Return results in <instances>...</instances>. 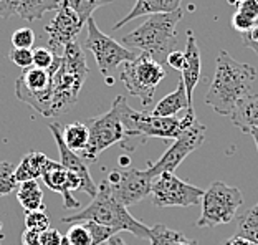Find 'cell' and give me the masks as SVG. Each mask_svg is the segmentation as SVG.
Wrapping results in <instances>:
<instances>
[{"label":"cell","mask_w":258,"mask_h":245,"mask_svg":"<svg viewBox=\"0 0 258 245\" xmlns=\"http://www.w3.org/2000/svg\"><path fill=\"white\" fill-rule=\"evenodd\" d=\"M255 78L256 70L253 67L237 62L225 50H220L217 55L215 75L205 95V103L215 113L230 116L237 103L250 95Z\"/></svg>","instance_id":"obj_1"},{"label":"cell","mask_w":258,"mask_h":245,"mask_svg":"<svg viewBox=\"0 0 258 245\" xmlns=\"http://www.w3.org/2000/svg\"><path fill=\"white\" fill-rule=\"evenodd\" d=\"M50 72L53 73V101H51V118H53L68 113L75 106L88 77L85 51L76 40L64 46L60 56L56 55Z\"/></svg>","instance_id":"obj_2"},{"label":"cell","mask_w":258,"mask_h":245,"mask_svg":"<svg viewBox=\"0 0 258 245\" xmlns=\"http://www.w3.org/2000/svg\"><path fill=\"white\" fill-rule=\"evenodd\" d=\"M121 113V121L126 130V139L121 143L122 149L131 151V141L134 139V148L144 143L148 138L175 139L190 122L197 118L194 111H187L182 119L175 116H154L152 113L138 111L127 104L124 96L116 98Z\"/></svg>","instance_id":"obj_3"},{"label":"cell","mask_w":258,"mask_h":245,"mask_svg":"<svg viewBox=\"0 0 258 245\" xmlns=\"http://www.w3.org/2000/svg\"><path fill=\"white\" fill-rule=\"evenodd\" d=\"M64 224H75V222H85V220H93L106 227H113L118 232H131L134 237L149 240L151 227L139 222L129 214L127 207L121 204L116 197L111 194L109 184L106 179L98 186V194L93 197V202L83 211L76 215H68L61 219Z\"/></svg>","instance_id":"obj_4"},{"label":"cell","mask_w":258,"mask_h":245,"mask_svg":"<svg viewBox=\"0 0 258 245\" xmlns=\"http://www.w3.org/2000/svg\"><path fill=\"white\" fill-rule=\"evenodd\" d=\"M184 10L177 9L171 14H156L148 17L143 25L134 28L121 38L131 50H141L149 53L152 58L166 56L169 50L177 42V23L182 20Z\"/></svg>","instance_id":"obj_5"},{"label":"cell","mask_w":258,"mask_h":245,"mask_svg":"<svg viewBox=\"0 0 258 245\" xmlns=\"http://www.w3.org/2000/svg\"><path fill=\"white\" fill-rule=\"evenodd\" d=\"M164 78L166 70L146 51H141L134 60L126 62L119 75V80L124 83L129 96L139 98L143 106L152 103L157 86Z\"/></svg>","instance_id":"obj_6"},{"label":"cell","mask_w":258,"mask_h":245,"mask_svg":"<svg viewBox=\"0 0 258 245\" xmlns=\"http://www.w3.org/2000/svg\"><path fill=\"white\" fill-rule=\"evenodd\" d=\"M201 204L202 214L196 225L214 229L217 225L232 222L237 217L238 207L243 204V196L238 188L228 186L222 180H215L204 192Z\"/></svg>","instance_id":"obj_7"},{"label":"cell","mask_w":258,"mask_h":245,"mask_svg":"<svg viewBox=\"0 0 258 245\" xmlns=\"http://www.w3.org/2000/svg\"><path fill=\"white\" fill-rule=\"evenodd\" d=\"M88 131H90V139L85 151H81V159L83 161H96L98 156L111 148L116 143H124L126 130L121 121V113L118 101H113L111 109L108 113L99 114L96 118H91L86 122Z\"/></svg>","instance_id":"obj_8"},{"label":"cell","mask_w":258,"mask_h":245,"mask_svg":"<svg viewBox=\"0 0 258 245\" xmlns=\"http://www.w3.org/2000/svg\"><path fill=\"white\" fill-rule=\"evenodd\" d=\"M15 95L20 101L27 103L35 111L51 118L53 101V73L50 70L32 67L23 70L15 81Z\"/></svg>","instance_id":"obj_9"},{"label":"cell","mask_w":258,"mask_h":245,"mask_svg":"<svg viewBox=\"0 0 258 245\" xmlns=\"http://www.w3.org/2000/svg\"><path fill=\"white\" fill-rule=\"evenodd\" d=\"M88 25V35H86V50L91 51L96 60L98 70L103 75H109L114 72L116 67L121 63L131 62L138 56V53L131 48H127L122 43L116 42L114 38L108 37L98 28L96 22L93 17H90L86 22Z\"/></svg>","instance_id":"obj_10"},{"label":"cell","mask_w":258,"mask_h":245,"mask_svg":"<svg viewBox=\"0 0 258 245\" xmlns=\"http://www.w3.org/2000/svg\"><path fill=\"white\" fill-rule=\"evenodd\" d=\"M204 189L179 179L174 172H162L152 179L151 197L157 207H190L201 204Z\"/></svg>","instance_id":"obj_11"},{"label":"cell","mask_w":258,"mask_h":245,"mask_svg":"<svg viewBox=\"0 0 258 245\" xmlns=\"http://www.w3.org/2000/svg\"><path fill=\"white\" fill-rule=\"evenodd\" d=\"M205 134H207V128L196 118L174 139L172 146L156 162H148V172L152 176V179L162 172H174L187 156L201 148L205 139Z\"/></svg>","instance_id":"obj_12"},{"label":"cell","mask_w":258,"mask_h":245,"mask_svg":"<svg viewBox=\"0 0 258 245\" xmlns=\"http://www.w3.org/2000/svg\"><path fill=\"white\" fill-rule=\"evenodd\" d=\"M106 182L109 184L111 194L121 204L129 207L151 194L152 176L148 172V169L139 171L134 167H124L111 171L106 177Z\"/></svg>","instance_id":"obj_13"},{"label":"cell","mask_w":258,"mask_h":245,"mask_svg":"<svg viewBox=\"0 0 258 245\" xmlns=\"http://www.w3.org/2000/svg\"><path fill=\"white\" fill-rule=\"evenodd\" d=\"M83 25L85 23L81 22L78 14L73 9H70L67 4L61 2V7L56 10L55 19L45 27L48 48L55 55L60 56L63 53L64 46L75 42L76 35L81 32Z\"/></svg>","instance_id":"obj_14"},{"label":"cell","mask_w":258,"mask_h":245,"mask_svg":"<svg viewBox=\"0 0 258 245\" xmlns=\"http://www.w3.org/2000/svg\"><path fill=\"white\" fill-rule=\"evenodd\" d=\"M42 179L45 186L63 197L64 209H76L80 202L72 196V191H81V179L76 174L70 172L60 161H51L45 164Z\"/></svg>","instance_id":"obj_15"},{"label":"cell","mask_w":258,"mask_h":245,"mask_svg":"<svg viewBox=\"0 0 258 245\" xmlns=\"http://www.w3.org/2000/svg\"><path fill=\"white\" fill-rule=\"evenodd\" d=\"M48 130H50L51 134H53V138L56 141L58 153H60V162L68 169L70 172L76 174V176L81 179V191H83L85 194H88V196L95 197L98 194V186L95 184V180H93L91 174H90V169H88V166H86V162L81 159V156L73 153L72 149H68L67 146H64L63 138H61L60 125H56V122H50Z\"/></svg>","instance_id":"obj_16"},{"label":"cell","mask_w":258,"mask_h":245,"mask_svg":"<svg viewBox=\"0 0 258 245\" xmlns=\"http://www.w3.org/2000/svg\"><path fill=\"white\" fill-rule=\"evenodd\" d=\"M185 63L182 68V81L185 86V95H187V104L189 109L187 111H194V90L201 81L202 75V63H201V50H199L197 38L192 30H187V43H185Z\"/></svg>","instance_id":"obj_17"},{"label":"cell","mask_w":258,"mask_h":245,"mask_svg":"<svg viewBox=\"0 0 258 245\" xmlns=\"http://www.w3.org/2000/svg\"><path fill=\"white\" fill-rule=\"evenodd\" d=\"M180 4H182V0H136V4H134L131 12H129L126 17H122L118 23H114L113 30H119L127 22L138 19V17L171 14V12L180 9Z\"/></svg>","instance_id":"obj_18"},{"label":"cell","mask_w":258,"mask_h":245,"mask_svg":"<svg viewBox=\"0 0 258 245\" xmlns=\"http://www.w3.org/2000/svg\"><path fill=\"white\" fill-rule=\"evenodd\" d=\"M230 118L233 125L243 133H248L251 128H258V93L243 96L233 108Z\"/></svg>","instance_id":"obj_19"},{"label":"cell","mask_w":258,"mask_h":245,"mask_svg":"<svg viewBox=\"0 0 258 245\" xmlns=\"http://www.w3.org/2000/svg\"><path fill=\"white\" fill-rule=\"evenodd\" d=\"M46 162H48V157L43 153L30 151L23 156L22 162L15 167V179L19 180V184L25 182V180H37L38 177H42Z\"/></svg>","instance_id":"obj_20"},{"label":"cell","mask_w":258,"mask_h":245,"mask_svg":"<svg viewBox=\"0 0 258 245\" xmlns=\"http://www.w3.org/2000/svg\"><path fill=\"white\" fill-rule=\"evenodd\" d=\"M180 109H189L182 78L179 80L177 88H175L172 93H169L167 96H164L162 100L156 104V108L152 109L151 113L154 116H175Z\"/></svg>","instance_id":"obj_21"},{"label":"cell","mask_w":258,"mask_h":245,"mask_svg":"<svg viewBox=\"0 0 258 245\" xmlns=\"http://www.w3.org/2000/svg\"><path fill=\"white\" fill-rule=\"evenodd\" d=\"M63 0H19L17 15L28 22L40 20L45 14L61 7Z\"/></svg>","instance_id":"obj_22"},{"label":"cell","mask_w":258,"mask_h":245,"mask_svg":"<svg viewBox=\"0 0 258 245\" xmlns=\"http://www.w3.org/2000/svg\"><path fill=\"white\" fill-rule=\"evenodd\" d=\"M17 199H19L20 206L25 209L27 212L45 211L43 191L40 189V184L37 180H25V182H20L19 189H17Z\"/></svg>","instance_id":"obj_23"},{"label":"cell","mask_w":258,"mask_h":245,"mask_svg":"<svg viewBox=\"0 0 258 245\" xmlns=\"http://www.w3.org/2000/svg\"><path fill=\"white\" fill-rule=\"evenodd\" d=\"M61 138L63 143L68 149H72L73 153H81L88 146V139H90V131H88L86 122H70L64 128H61Z\"/></svg>","instance_id":"obj_24"},{"label":"cell","mask_w":258,"mask_h":245,"mask_svg":"<svg viewBox=\"0 0 258 245\" xmlns=\"http://www.w3.org/2000/svg\"><path fill=\"white\" fill-rule=\"evenodd\" d=\"M235 220H237V235L258 245V204L243 215L235 217Z\"/></svg>","instance_id":"obj_25"},{"label":"cell","mask_w":258,"mask_h":245,"mask_svg":"<svg viewBox=\"0 0 258 245\" xmlns=\"http://www.w3.org/2000/svg\"><path fill=\"white\" fill-rule=\"evenodd\" d=\"M185 237L177 230L169 229L164 224H156L151 227V235L149 242L151 245H177L179 242H184Z\"/></svg>","instance_id":"obj_26"},{"label":"cell","mask_w":258,"mask_h":245,"mask_svg":"<svg viewBox=\"0 0 258 245\" xmlns=\"http://www.w3.org/2000/svg\"><path fill=\"white\" fill-rule=\"evenodd\" d=\"M111 0H63V4H67L70 9H73L81 22L86 23L90 17H93L95 10H98L103 5L109 4Z\"/></svg>","instance_id":"obj_27"},{"label":"cell","mask_w":258,"mask_h":245,"mask_svg":"<svg viewBox=\"0 0 258 245\" xmlns=\"http://www.w3.org/2000/svg\"><path fill=\"white\" fill-rule=\"evenodd\" d=\"M19 189V180L15 179V166L9 161H0V196H9Z\"/></svg>","instance_id":"obj_28"},{"label":"cell","mask_w":258,"mask_h":245,"mask_svg":"<svg viewBox=\"0 0 258 245\" xmlns=\"http://www.w3.org/2000/svg\"><path fill=\"white\" fill-rule=\"evenodd\" d=\"M85 225H86L88 232H90L91 245L108 243V240H109L111 237L118 234V230L113 229V227L101 225V224H98V222H93V220H85Z\"/></svg>","instance_id":"obj_29"},{"label":"cell","mask_w":258,"mask_h":245,"mask_svg":"<svg viewBox=\"0 0 258 245\" xmlns=\"http://www.w3.org/2000/svg\"><path fill=\"white\" fill-rule=\"evenodd\" d=\"M70 245H91V237L85 222H75L67 232Z\"/></svg>","instance_id":"obj_30"},{"label":"cell","mask_w":258,"mask_h":245,"mask_svg":"<svg viewBox=\"0 0 258 245\" xmlns=\"http://www.w3.org/2000/svg\"><path fill=\"white\" fill-rule=\"evenodd\" d=\"M25 227L33 229L37 232H43L50 227V217L45 214V211H32L25 215Z\"/></svg>","instance_id":"obj_31"},{"label":"cell","mask_w":258,"mask_h":245,"mask_svg":"<svg viewBox=\"0 0 258 245\" xmlns=\"http://www.w3.org/2000/svg\"><path fill=\"white\" fill-rule=\"evenodd\" d=\"M56 55L51 51L48 46H38L33 50V67L42 68V70H50L53 67Z\"/></svg>","instance_id":"obj_32"},{"label":"cell","mask_w":258,"mask_h":245,"mask_svg":"<svg viewBox=\"0 0 258 245\" xmlns=\"http://www.w3.org/2000/svg\"><path fill=\"white\" fill-rule=\"evenodd\" d=\"M35 43V33L32 28H19L12 35V45L14 48H30Z\"/></svg>","instance_id":"obj_33"},{"label":"cell","mask_w":258,"mask_h":245,"mask_svg":"<svg viewBox=\"0 0 258 245\" xmlns=\"http://www.w3.org/2000/svg\"><path fill=\"white\" fill-rule=\"evenodd\" d=\"M9 58L22 70L33 67V50L30 48H14L9 53Z\"/></svg>","instance_id":"obj_34"},{"label":"cell","mask_w":258,"mask_h":245,"mask_svg":"<svg viewBox=\"0 0 258 245\" xmlns=\"http://www.w3.org/2000/svg\"><path fill=\"white\" fill-rule=\"evenodd\" d=\"M258 25V20L250 19V17L240 14V12H235L232 17V27L233 30H238L240 33H245V32H250Z\"/></svg>","instance_id":"obj_35"},{"label":"cell","mask_w":258,"mask_h":245,"mask_svg":"<svg viewBox=\"0 0 258 245\" xmlns=\"http://www.w3.org/2000/svg\"><path fill=\"white\" fill-rule=\"evenodd\" d=\"M166 63H167V65L171 67L172 70L182 72L184 63H185V55H184V51H180V50H172V51H169V53L166 55Z\"/></svg>","instance_id":"obj_36"},{"label":"cell","mask_w":258,"mask_h":245,"mask_svg":"<svg viewBox=\"0 0 258 245\" xmlns=\"http://www.w3.org/2000/svg\"><path fill=\"white\" fill-rule=\"evenodd\" d=\"M237 12L253 20H258V0H243L237 5Z\"/></svg>","instance_id":"obj_37"},{"label":"cell","mask_w":258,"mask_h":245,"mask_svg":"<svg viewBox=\"0 0 258 245\" xmlns=\"http://www.w3.org/2000/svg\"><path fill=\"white\" fill-rule=\"evenodd\" d=\"M61 238H63V235L60 232L56 229L48 227V229L40 234V243L42 245H61Z\"/></svg>","instance_id":"obj_38"},{"label":"cell","mask_w":258,"mask_h":245,"mask_svg":"<svg viewBox=\"0 0 258 245\" xmlns=\"http://www.w3.org/2000/svg\"><path fill=\"white\" fill-rule=\"evenodd\" d=\"M17 7H19V0H0V17L9 19L17 14Z\"/></svg>","instance_id":"obj_39"},{"label":"cell","mask_w":258,"mask_h":245,"mask_svg":"<svg viewBox=\"0 0 258 245\" xmlns=\"http://www.w3.org/2000/svg\"><path fill=\"white\" fill-rule=\"evenodd\" d=\"M40 234L42 232H37L33 229H25L22 234V245H42L40 243Z\"/></svg>","instance_id":"obj_40"},{"label":"cell","mask_w":258,"mask_h":245,"mask_svg":"<svg viewBox=\"0 0 258 245\" xmlns=\"http://www.w3.org/2000/svg\"><path fill=\"white\" fill-rule=\"evenodd\" d=\"M227 242L228 245H253L250 240H247V238H243V237H240V235H232L230 238H227Z\"/></svg>","instance_id":"obj_41"},{"label":"cell","mask_w":258,"mask_h":245,"mask_svg":"<svg viewBox=\"0 0 258 245\" xmlns=\"http://www.w3.org/2000/svg\"><path fill=\"white\" fill-rule=\"evenodd\" d=\"M108 245H126V242L122 240V238H121L118 234H116V235H113V237H111L109 240H108Z\"/></svg>","instance_id":"obj_42"},{"label":"cell","mask_w":258,"mask_h":245,"mask_svg":"<svg viewBox=\"0 0 258 245\" xmlns=\"http://www.w3.org/2000/svg\"><path fill=\"white\" fill-rule=\"evenodd\" d=\"M248 133H250V136L253 138V141L256 144V151H258V128H251Z\"/></svg>","instance_id":"obj_43"},{"label":"cell","mask_w":258,"mask_h":245,"mask_svg":"<svg viewBox=\"0 0 258 245\" xmlns=\"http://www.w3.org/2000/svg\"><path fill=\"white\" fill-rule=\"evenodd\" d=\"M129 162H131V161H129V157H126V156H121V157H119V164H121L122 167H127V166H129Z\"/></svg>","instance_id":"obj_44"},{"label":"cell","mask_w":258,"mask_h":245,"mask_svg":"<svg viewBox=\"0 0 258 245\" xmlns=\"http://www.w3.org/2000/svg\"><path fill=\"white\" fill-rule=\"evenodd\" d=\"M177 245H199V242L197 240H187V238H185L184 242H179Z\"/></svg>","instance_id":"obj_45"},{"label":"cell","mask_w":258,"mask_h":245,"mask_svg":"<svg viewBox=\"0 0 258 245\" xmlns=\"http://www.w3.org/2000/svg\"><path fill=\"white\" fill-rule=\"evenodd\" d=\"M240 2H243V0H228V4H232V5H238Z\"/></svg>","instance_id":"obj_46"},{"label":"cell","mask_w":258,"mask_h":245,"mask_svg":"<svg viewBox=\"0 0 258 245\" xmlns=\"http://www.w3.org/2000/svg\"><path fill=\"white\" fill-rule=\"evenodd\" d=\"M106 81H108V85H109V86L113 85V78H109V77H108V78H106Z\"/></svg>","instance_id":"obj_47"},{"label":"cell","mask_w":258,"mask_h":245,"mask_svg":"<svg viewBox=\"0 0 258 245\" xmlns=\"http://www.w3.org/2000/svg\"><path fill=\"white\" fill-rule=\"evenodd\" d=\"M220 245H228V242H227V240H224V242H220Z\"/></svg>","instance_id":"obj_48"},{"label":"cell","mask_w":258,"mask_h":245,"mask_svg":"<svg viewBox=\"0 0 258 245\" xmlns=\"http://www.w3.org/2000/svg\"><path fill=\"white\" fill-rule=\"evenodd\" d=\"M2 240H4V235H0V245H2Z\"/></svg>","instance_id":"obj_49"},{"label":"cell","mask_w":258,"mask_h":245,"mask_svg":"<svg viewBox=\"0 0 258 245\" xmlns=\"http://www.w3.org/2000/svg\"><path fill=\"white\" fill-rule=\"evenodd\" d=\"M253 245H255V243H253Z\"/></svg>","instance_id":"obj_50"}]
</instances>
